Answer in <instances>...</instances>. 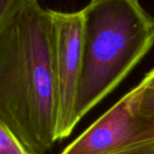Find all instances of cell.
<instances>
[{"label": "cell", "mask_w": 154, "mask_h": 154, "mask_svg": "<svg viewBox=\"0 0 154 154\" xmlns=\"http://www.w3.org/2000/svg\"><path fill=\"white\" fill-rule=\"evenodd\" d=\"M141 92L137 101V111L154 118V86H148L141 80Z\"/></svg>", "instance_id": "cell-7"}, {"label": "cell", "mask_w": 154, "mask_h": 154, "mask_svg": "<svg viewBox=\"0 0 154 154\" xmlns=\"http://www.w3.org/2000/svg\"><path fill=\"white\" fill-rule=\"evenodd\" d=\"M82 13L78 122L122 84L154 45V18L137 0H92Z\"/></svg>", "instance_id": "cell-2"}, {"label": "cell", "mask_w": 154, "mask_h": 154, "mask_svg": "<svg viewBox=\"0 0 154 154\" xmlns=\"http://www.w3.org/2000/svg\"><path fill=\"white\" fill-rule=\"evenodd\" d=\"M53 77L57 103V140L72 134L78 122L76 103L82 78V13L51 9Z\"/></svg>", "instance_id": "cell-3"}, {"label": "cell", "mask_w": 154, "mask_h": 154, "mask_svg": "<svg viewBox=\"0 0 154 154\" xmlns=\"http://www.w3.org/2000/svg\"><path fill=\"white\" fill-rule=\"evenodd\" d=\"M51 9L23 0L0 39V120L35 154L57 143Z\"/></svg>", "instance_id": "cell-1"}, {"label": "cell", "mask_w": 154, "mask_h": 154, "mask_svg": "<svg viewBox=\"0 0 154 154\" xmlns=\"http://www.w3.org/2000/svg\"><path fill=\"white\" fill-rule=\"evenodd\" d=\"M141 88L139 82L59 154H113L153 143L154 118L137 111Z\"/></svg>", "instance_id": "cell-4"}, {"label": "cell", "mask_w": 154, "mask_h": 154, "mask_svg": "<svg viewBox=\"0 0 154 154\" xmlns=\"http://www.w3.org/2000/svg\"><path fill=\"white\" fill-rule=\"evenodd\" d=\"M143 82L147 84L148 86H154V68L145 75Z\"/></svg>", "instance_id": "cell-9"}, {"label": "cell", "mask_w": 154, "mask_h": 154, "mask_svg": "<svg viewBox=\"0 0 154 154\" xmlns=\"http://www.w3.org/2000/svg\"><path fill=\"white\" fill-rule=\"evenodd\" d=\"M153 147H154V141L153 143H141V145L133 146V147L127 148V149L122 150V151H118L113 154H146Z\"/></svg>", "instance_id": "cell-8"}, {"label": "cell", "mask_w": 154, "mask_h": 154, "mask_svg": "<svg viewBox=\"0 0 154 154\" xmlns=\"http://www.w3.org/2000/svg\"><path fill=\"white\" fill-rule=\"evenodd\" d=\"M146 154H154V147L152 148V149H150L149 151H148V152H147V153H146Z\"/></svg>", "instance_id": "cell-10"}, {"label": "cell", "mask_w": 154, "mask_h": 154, "mask_svg": "<svg viewBox=\"0 0 154 154\" xmlns=\"http://www.w3.org/2000/svg\"><path fill=\"white\" fill-rule=\"evenodd\" d=\"M0 154H35L0 120Z\"/></svg>", "instance_id": "cell-5"}, {"label": "cell", "mask_w": 154, "mask_h": 154, "mask_svg": "<svg viewBox=\"0 0 154 154\" xmlns=\"http://www.w3.org/2000/svg\"><path fill=\"white\" fill-rule=\"evenodd\" d=\"M23 0H0V39L17 15Z\"/></svg>", "instance_id": "cell-6"}]
</instances>
